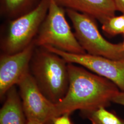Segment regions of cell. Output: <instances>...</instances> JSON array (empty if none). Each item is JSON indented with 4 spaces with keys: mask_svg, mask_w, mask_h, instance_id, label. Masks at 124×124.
<instances>
[{
    "mask_svg": "<svg viewBox=\"0 0 124 124\" xmlns=\"http://www.w3.org/2000/svg\"><path fill=\"white\" fill-rule=\"evenodd\" d=\"M68 67L69 87L64 98L55 104L53 118L77 110L85 111L108 106L120 91L110 80L83 67L68 63Z\"/></svg>",
    "mask_w": 124,
    "mask_h": 124,
    "instance_id": "cell-1",
    "label": "cell"
},
{
    "mask_svg": "<svg viewBox=\"0 0 124 124\" xmlns=\"http://www.w3.org/2000/svg\"><path fill=\"white\" fill-rule=\"evenodd\" d=\"M68 62L44 47L36 46L29 73L41 93L56 104L64 98L69 87Z\"/></svg>",
    "mask_w": 124,
    "mask_h": 124,
    "instance_id": "cell-2",
    "label": "cell"
},
{
    "mask_svg": "<svg viewBox=\"0 0 124 124\" xmlns=\"http://www.w3.org/2000/svg\"><path fill=\"white\" fill-rule=\"evenodd\" d=\"M49 3L50 0H41L31 12L8 20L1 31L0 53H17L31 44L47 15Z\"/></svg>",
    "mask_w": 124,
    "mask_h": 124,
    "instance_id": "cell-3",
    "label": "cell"
},
{
    "mask_svg": "<svg viewBox=\"0 0 124 124\" xmlns=\"http://www.w3.org/2000/svg\"><path fill=\"white\" fill-rule=\"evenodd\" d=\"M66 9L50 0L47 15L34 40L38 47L50 46L73 54L86 53L67 21Z\"/></svg>",
    "mask_w": 124,
    "mask_h": 124,
    "instance_id": "cell-4",
    "label": "cell"
},
{
    "mask_svg": "<svg viewBox=\"0 0 124 124\" xmlns=\"http://www.w3.org/2000/svg\"><path fill=\"white\" fill-rule=\"evenodd\" d=\"M75 37L87 53L112 59L124 58L122 43L114 44L106 40L98 29L94 18L71 9H66Z\"/></svg>",
    "mask_w": 124,
    "mask_h": 124,
    "instance_id": "cell-5",
    "label": "cell"
},
{
    "mask_svg": "<svg viewBox=\"0 0 124 124\" xmlns=\"http://www.w3.org/2000/svg\"><path fill=\"white\" fill-rule=\"evenodd\" d=\"M63 58L67 62L83 67L94 73L110 80L124 92V58L112 59L85 53L73 54L50 46H44Z\"/></svg>",
    "mask_w": 124,
    "mask_h": 124,
    "instance_id": "cell-6",
    "label": "cell"
},
{
    "mask_svg": "<svg viewBox=\"0 0 124 124\" xmlns=\"http://www.w3.org/2000/svg\"><path fill=\"white\" fill-rule=\"evenodd\" d=\"M17 85L27 120L40 124H53L55 104L41 93L29 72Z\"/></svg>",
    "mask_w": 124,
    "mask_h": 124,
    "instance_id": "cell-7",
    "label": "cell"
},
{
    "mask_svg": "<svg viewBox=\"0 0 124 124\" xmlns=\"http://www.w3.org/2000/svg\"><path fill=\"white\" fill-rule=\"evenodd\" d=\"M36 47L34 40L25 49L17 53H0V99L4 98L9 89L17 85L29 72L30 62Z\"/></svg>",
    "mask_w": 124,
    "mask_h": 124,
    "instance_id": "cell-8",
    "label": "cell"
},
{
    "mask_svg": "<svg viewBox=\"0 0 124 124\" xmlns=\"http://www.w3.org/2000/svg\"><path fill=\"white\" fill-rule=\"evenodd\" d=\"M65 9L84 13L100 23L115 16L117 9L114 0H54Z\"/></svg>",
    "mask_w": 124,
    "mask_h": 124,
    "instance_id": "cell-9",
    "label": "cell"
},
{
    "mask_svg": "<svg viewBox=\"0 0 124 124\" xmlns=\"http://www.w3.org/2000/svg\"><path fill=\"white\" fill-rule=\"evenodd\" d=\"M6 100L0 110V124H27L28 120L16 85L6 94Z\"/></svg>",
    "mask_w": 124,
    "mask_h": 124,
    "instance_id": "cell-10",
    "label": "cell"
},
{
    "mask_svg": "<svg viewBox=\"0 0 124 124\" xmlns=\"http://www.w3.org/2000/svg\"><path fill=\"white\" fill-rule=\"evenodd\" d=\"M41 0H0V16L13 19L35 9Z\"/></svg>",
    "mask_w": 124,
    "mask_h": 124,
    "instance_id": "cell-11",
    "label": "cell"
},
{
    "mask_svg": "<svg viewBox=\"0 0 124 124\" xmlns=\"http://www.w3.org/2000/svg\"><path fill=\"white\" fill-rule=\"evenodd\" d=\"M106 107H100L89 110L81 111L82 116L87 118L92 124H124V120Z\"/></svg>",
    "mask_w": 124,
    "mask_h": 124,
    "instance_id": "cell-12",
    "label": "cell"
},
{
    "mask_svg": "<svg viewBox=\"0 0 124 124\" xmlns=\"http://www.w3.org/2000/svg\"><path fill=\"white\" fill-rule=\"evenodd\" d=\"M101 23L102 30L110 36L124 33V14L111 17Z\"/></svg>",
    "mask_w": 124,
    "mask_h": 124,
    "instance_id": "cell-13",
    "label": "cell"
},
{
    "mask_svg": "<svg viewBox=\"0 0 124 124\" xmlns=\"http://www.w3.org/2000/svg\"><path fill=\"white\" fill-rule=\"evenodd\" d=\"M70 114L65 113L62 115L53 118V124H72L70 118Z\"/></svg>",
    "mask_w": 124,
    "mask_h": 124,
    "instance_id": "cell-14",
    "label": "cell"
},
{
    "mask_svg": "<svg viewBox=\"0 0 124 124\" xmlns=\"http://www.w3.org/2000/svg\"><path fill=\"white\" fill-rule=\"evenodd\" d=\"M112 102L124 107V92L120 91L112 99Z\"/></svg>",
    "mask_w": 124,
    "mask_h": 124,
    "instance_id": "cell-15",
    "label": "cell"
},
{
    "mask_svg": "<svg viewBox=\"0 0 124 124\" xmlns=\"http://www.w3.org/2000/svg\"><path fill=\"white\" fill-rule=\"evenodd\" d=\"M117 11L124 14V0H114Z\"/></svg>",
    "mask_w": 124,
    "mask_h": 124,
    "instance_id": "cell-16",
    "label": "cell"
},
{
    "mask_svg": "<svg viewBox=\"0 0 124 124\" xmlns=\"http://www.w3.org/2000/svg\"><path fill=\"white\" fill-rule=\"evenodd\" d=\"M27 124H38V123H35V122H32V121H28V122H27Z\"/></svg>",
    "mask_w": 124,
    "mask_h": 124,
    "instance_id": "cell-17",
    "label": "cell"
},
{
    "mask_svg": "<svg viewBox=\"0 0 124 124\" xmlns=\"http://www.w3.org/2000/svg\"><path fill=\"white\" fill-rule=\"evenodd\" d=\"M123 35H124V33L123 34ZM122 43V46H123V49H124V41H123V43Z\"/></svg>",
    "mask_w": 124,
    "mask_h": 124,
    "instance_id": "cell-18",
    "label": "cell"
}]
</instances>
